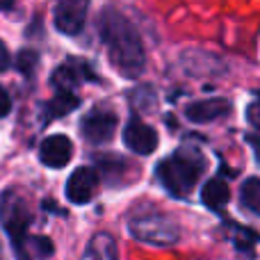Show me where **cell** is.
Here are the masks:
<instances>
[{"label":"cell","mask_w":260,"mask_h":260,"mask_svg":"<svg viewBox=\"0 0 260 260\" xmlns=\"http://www.w3.org/2000/svg\"><path fill=\"white\" fill-rule=\"evenodd\" d=\"M240 199H242V203L253 212V215L260 212V180L256 178V176H251V178L242 185V189H240Z\"/></svg>","instance_id":"cell-15"},{"label":"cell","mask_w":260,"mask_h":260,"mask_svg":"<svg viewBox=\"0 0 260 260\" xmlns=\"http://www.w3.org/2000/svg\"><path fill=\"white\" fill-rule=\"evenodd\" d=\"M233 242H235V247H238L240 251L251 253L253 244H256V233H253V231H247V229H238L235 231V235H233Z\"/></svg>","instance_id":"cell-17"},{"label":"cell","mask_w":260,"mask_h":260,"mask_svg":"<svg viewBox=\"0 0 260 260\" xmlns=\"http://www.w3.org/2000/svg\"><path fill=\"white\" fill-rule=\"evenodd\" d=\"M82 260H119L114 238L110 233H96L87 244Z\"/></svg>","instance_id":"cell-13"},{"label":"cell","mask_w":260,"mask_h":260,"mask_svg":"<svg viewBox=\"0 0 260 260\" xmlns=\"http://www.w3.org/2000/svg\"><path fill=\"white\" fill-rule=\"evenodd\" d=\"M258 105L256 103H251V105H249V123H251V126L253 128H258Z\"/></svg>","instance_id":"cell-20"},{"label":"cell","mask_w":260,"mask_h":260,"mask_svg":"<svg viewBox=\"0 0 260 260\" xmlns=\"http://www.w3.org/2000/svg\"><path fill=\"white\" fill-rule=\"evenodd\" d=\"M37 64H39V55H37V50H21L16 57V69L23 73V76H32L37 69Z\"/></svg>","instance_id":"cell-16"},{"label":"cell","mask_w":260,"mask_h":260,"mask_svg":"<svg viewBox=\"0 0 260 260\" xmlns=\"http://www.w3.org/2000/svg\"><path fill=\"white\" fill-rule=\"evenodd\" d=\"M82 76H89L91 78V71L87 69V64L85 62H78V59H69L64 67L55 69L50 82H53L55 87H59V91H71L73 87L82 80Z\"/></svg>","instance_id":"cell-11"},{"label":"cell","mask_w":260,"mask_h":260,"mask_svg":"<svg viewBox=\"0 0 260 260\" xmlns=\"http://www.w3.org/2000/svg\"><path fill=\"white\" fill-rule=\"evenodd\" d=\"M78 105H80V99H78L76 94H71V91H57V96L46 105V121L67 117V114H71Z\"/></svg>","instance_id":"cell-14"},{"label":"cell","mask_w":260,"mask_h":260,"mask_svg":"<svg viewBox=\"0 0 260 260\" xmlns=\"http://www.w3.org/2000/svg\"><path fill=\"white\" fill-rule=\"evenodd\" d=\"M231 110V103L221 96H215V99H206V101H197V103L187 105L185 114H187L189 121L194 123H210L215 119L224 117Z\"/></svg>","instance_id":"cell-10"},{"label":"cell","mask_w":260,"mask_h":260,"mask_svg":"<svg viewBox=\"0 0 260 260\" xmlns=\"http://www.w3.org/2000/svg\"><path fill=\"white\" fill-rule=\"evenodd\" d=\"M229 197H231V189L224 178H210L201 189L203 206L210 208L212 212H224L226 203H229Z\"/></svg>","instance_id":"cell-12"},{"label":"cell","mask_w":260,"mask_h":260,"mask_svg":"<svg viewBox=\"0 0 260 260\" xmlns=\"http://www.w3.org/2000/svg\"><path fill=\"white\" fill-rule=\"evenodd\" d=\"M123 144L139 155H151L160 144V137H157L155 128L144 123L142 119H130L123 128Z\"/></svg>","instance_id":"cell-7"},{"label":"cell","mask_w":260,"mask_h":260,"mask_svg":"<svg viewBox=\"0 0 260 260\" xmlns=\"http://www.w3.org/2000/svg\"><path fill=\"white\" fill-rule=\"evenodd\" d=\"M130 233L139 242L153 244V247H169V244L178 242L180 226L174 217L165 215V212H146L130 221Z\"/></svg>","instance_id":"cell-3"},{"label":"cell","mask_w":260,"mask_h":260,"mask_svg":"<svg viewBox=\"0 0 260 260\" xmlns=\"http://www.w3.org/2000/svg\"><path fill=\"white\" fill-rule=\"evenodd\" d=\"M82 137L89 144H108L114 137V130H117V114L110 112L105 108H94L91 112H87L82 117L80 123Z\"/></svg>","instance_id":"cell-5"},{"label":"cell","mask_w":260,"mask_h":260,"mask_svg":"<svg viewBox=\"0 0 260 260\" xmlns=\"http://www.w3.org/2000/svg\"><path fill=\"white\" fill-rule=\"evenodd\" d=\"M0 224L12 235L16 253H18V258H21L23 256L21 244L25 242V231H27V226H30V215H27L25 201H23L14 189L5 192L3 199H0Z\"/></svg>","instance_id":"cell-4"},{"label":"cell","mask_w":260,"mask_h":260,"mask_svg":"<svg viewBox=\"0 0 260 260\" xmlns=\"http://www.w3.org/2000/svg\"><path fill=\"white\" fill-rule=\"evenodd\" d=\"M9 110H12V99H9V94L0 87V119L7 117Z\"/></svg>","instance_id":"cell-18"},{"label":"cell","mask_w":260,"mask_h":260,"mask_svg":"<svg viewBox=\"0 0 260 260\" xmlns=\"http://www.w3.org/2000/svg\"><path fill=\"white\" fill-rule=\"evenodd\" d=\"M71 155H73V144L64 135H50V137H46L41 142L39 160L48 169H62V167H67L71 162Z\"/></svg>","instance_id":"cell-9"},{"label":"cell","mask_w":260,"mask_h":260,"mask_svg":"<svg viewBox=\"0 0 260 260\" xmlns=\"http://www.w3.org/2000/svg\"><path fill=\"white\" fill-rule=\"evenodd\" d=\"M9 64H12V59H9V50H7V46L0 41V71L9 69Z\"/></svg>","instance_id":"cell-19"},{"label":"cell","mask_w":260,"mask_h":260,"mask_svg":"<svg viewBox=\"0 0 260 260\" xmlns=\"http://www.w3.org/2000/svg\"><path fill=\"white\" fill-rule=\"evenodd\" d=\"M89 0H59L55 5V27L62 35H78L87 21Z\"/></svg>","instance_id":"cell-6"},{"label":"cell","mask_w":260,"mask_h":260,"mask_svg":"<svg viewBox=\"0 0 260 260\" xmlns=\"http://www.w3.org/2000/svg\"><path fill=\"white\" fill-rule=\"evenodd\" d=\"M203 169H206V157L194 146H180L174 155L165 157L157 165L155 174L160 178L162 187L176 199H185L192 194L194 185L199 183Z\"/></svg>","instance_id":"cell-2"},{"label":"cell","mask_w":260,"mask_h":260,"mask_svg":"<svg viewBox=\"0 0 260 260\" xmlns=\"http://www.w3.org/2000/svg\"><path fill=\"white\" fill-rule=\"evenodd\" d=\"M14 5V0H0V9H9Z\"/></svg>","instance_id":"cell-21"},{"label":"cell","mask_w":260,"mask_h":260,"mask_svg":"<svg viewBox=\"0 0 260 260\" xmlns=\"http://www.w3.org/2000/svg\"><path fill=\"white\" fill-rule=\"evenodd\" d=\"M99 32L110 53V62L123 78H135L144 71L146 67L144 46L133 23L121 12L105 9L99 18Z\"/></svg>","instance_id":"cell-1"},{"label":"cell","mask_w":260,"mask_h":260,"mask_svg":"<svg viewBox=\"0 0 260 260\" xmlns=\"http://www.w3.org/2000/svg\"><path fill=\"white\" fill-rule=\"evenodd\" d=\"M99 185V176L91 167H78L67 180V199L76 206H85L91 201Z\"/></svg>","instance_id":"cell-8"}]
</instances>
